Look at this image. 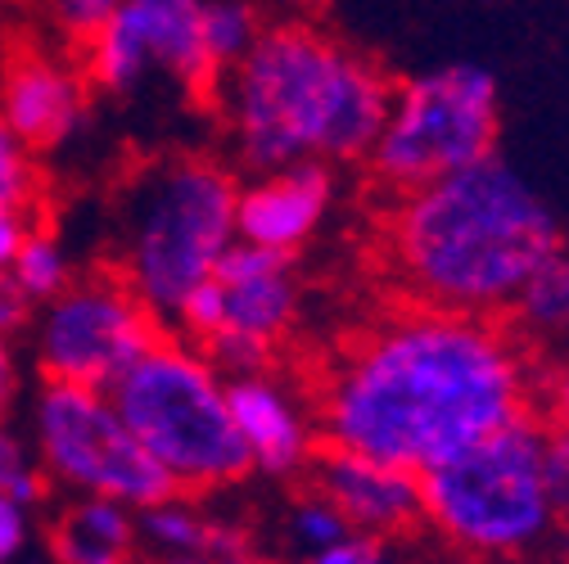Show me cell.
Here are the masks:
<instances>
[{
	"mask_svg": "<svg viewBox=\"0 0 569 564\" xmlns=\"http://www.w3.org/2000/svg\"><path fill=\"white\" fill-rule=\"evenodd\" d=\"M538 362L507 316L407 303L312 380L321 443L420 474L538 411Z\"/></svg>",
	"mask_w": 569,
	"mask_h": 564,
	"instance_id": "obj_1",
	"label": "cell"
},
{
	"mask_svg": "<svg viewBox=\"0 0 569 564\" xmlns=\"http://www.w3.org/2000/svg\"><path fill=\"white\" fill-rule=\"evenodd\" d=\"M556 249L547 199L497 154L398 190L385 213V266L407 303L507 316Z\"/></svg>",
	"mask_w": 569,
	"mask_h": 564,
	"instance_id": "obj_2",
	"label": "cell"
},
{
	"mask_svg": "<svg viewBox=\"0 0 569 564\" xmlns=\"http://www.w3.org/2000/svg\"><path fill=\"white\" fill-rule=\"evenodd\" d=\"M389 73L312 23H267L262 37L222 68L212 100L222 109L240 172L280 163H367L393 104Z\"/></svg>",
	"mask_w": 569,
	"mask_h": 564,
	"instance_id": "obj_3",
	"label": "cell"
},
{
	"mask_svg": "<svg viewBox=\"0 0 569 564\" xmlns=\"http://www.w3.org/2000/svg\"><path fill=\"white\" fill-rule=\"evenodd\" d=\"M425 528L475 560H520L560 537L547 492V420L538 411L420 470Z\"/></svg>",
	"mask_w": 569,
	"mask_h": 564,
	"instance_id": "obj_4",
	"label": "cell"
},
{
	"mask_svg": "<svg viewBox=\"0 0 569 564\" xmlns=\"http://www.w3.org/2000/svg\"><path fill=\"white\" fill-rule=\"evenodd\" d=\"M236 168L208 154H177L146 168L118 208V271L163 321L218 271L236 231Z\"/></svg>",
	"mask_w": 569,
	"mask_h": 564,
	"instance_id": "obj_5",
	"label": "cell"
},
{
	"mask_svg": "<svg viewBox=\"0 0 569 564\" xmlns=\"http://www.w3.org/2000/svg\"><path fill=\"white\" fill-rule=\"evenodd\" d=\"M109 393L136 439L154 452L181 492L212 497L253 474L249 447L231 415L227 371L181 334H163L146 357H136L113 380Z\"/></svg>",
	"mask_w": 569,
	"mask_h": 564,
	"instance_id": "obj_6",
	"label": "cell"
},
{
	"mask_svg": "<svg viewBox=\"0 0 569 564\" xmlns=\"http://www.w3.org/2000/svg\"><path fill=\"white\" fill-rule=\"evenodd\" d=\"M502 87L483 63H443L393 87L385 131L367 154L371 177L398 194L497 154Z\"/></svg>",
	"mask_w": 569,
	"mask_h": 564,
	"instance_id": "obj_7",
	"label": "cell"
},
{
	"mask_svg": "<svg viewBox=\"0 0 569 564\" xmlns=\"http://www.w3.org/2000/svg\"><path fill=\"white\" fill-rule=\"evenodd\" d=\"M28 430L32 456L54 492L113 497L136 511L177 492L172 474L136 439L109 389L41 380L28 411Z\"/></svg>",
	"mask_w": 569,
	"mask_h": 564,
	"instance_id": "obj_8",
	"label": "cell"
},
{
	"mask_svg": "<svg viewBox=\"0 0 569 564\" xmlns=\"http://www.w3.org/2000/svg\"><path fill=\"white\" fill-rule=\"evenodd\" d=\"M159 325L163 316L113 266L78 275L63 294L37 303L23 339L41 380L113 389V380L163 339Z\"/></svg>",
	"mask_w": 569,
	"mask_h": 564,
	"instance_id": "obj_9",
	"label": "cell"
},
{
	"mask_svg": "<svg viewBox=\"0 0 569 564\" xmlns=\"http://www.w3.org/2000/svg\"><path fill=\"white\" fill-rule=\"evenodd\" d=\"M212 275L222 285V330L203 343V352L227 375L271 366L303 312V280L295 253L236 240Z\"/></svg>",
	"mask_w": 569,
	"mask_h": 564,
	"instance_id": "obj_10",
	"label": "cell"
},
{
	"mask_svg": "<svg viewBox=\"0 0 569 564\" xmlns=\"http://www.w3.org/2000/svg\"><path fill=\"white\" fill-rule=\"evenodd\" d=\"M227 397L236 430L249 447L258 474L271 479H299L321 452V425L312 389H299L290 375H280L276 362L258 371L227 375Z\"/></svg>",
	"mask_w": 569,
	"mask_h": 564,
	"instance_id": "obj_11",
	"label": "cell"
},
{
	"mask_svg": "<svg viewBox=\"0 0 569 564\" xmlns=\"http://www.w3.org/2000/svg\"><path fill=\"white\" fill-rule=\"evenodd\" d=\"M91 113V82L82 63L54 50H19L0 63V122L28 150L46 154L68 145Z\"/></svg>",
	"mask_w": 569,
	"mask_h": 564,
	"instance_id": "obj_12",
	"label": "cell"
},
{
	"mask_svg": "<svg viewBox=\"0 0 569 564\" xmlns=\"http://www.w3.org/2000/svg\"><path fill=\"white\" fill-rule=\"evenodd\" d=\"M335 208V163L299 159L267 172H244L236 199V231L276 253H303Z\"/></svg>",
	"mask_w": 569,
	"mask_h": 564,
	"instance_id": "obj_13",
	"label": "cell"
},
{
	"mask_svg": "<svg viewBox=\"0 0 569 564\" xmlns=\"http://www.w3.org/2000/svg\"><path fill=\"white\" fill-rule=\"evenodd\" d=\"M308 483H317L326 497L348 515V524L371 533V537L398 542V537H411V533L425 528L420 474L402 470L393 461L321 443L317 461L308 465Z\"/></svg>",
	"mask_w": 569,
	"mask_h": 564,
	"instance_id": "obj_14",
	"label": "cell"
},
{
	"mask_svg": "<svg viewBox=\"0 0 569 564\" xmlns=\"http://www.w3.org/2000/svg\"><path fill=\"white\" fill-rule=\"evenodd\" d=\"M140 555L172 564H240L258 555V533L222 511L203 506V492H168L136 511Z\"/></svg>",
	"mask_w": 569,
	"mask_h": 564,
	"instance_id": "obj_15",
	"label": "cell"
},
{
	"mask_svg": "<svg viewBox=\"0 0 569 564\" xmlns=\"http://www.w3.org/2000/svg\"><path fill=\"white\" fill-rule=\"evenodd\" d=\"M127 23L146 37L154 68L194 95H212L218 63L203 41V0H122Z\"/></svg>",
	"mask_w": 569,
	"mask_h": 564,
	"instance_id": "obj_16",
	"label": "cell"
},
{
	"mask_svg": "<svg viewBox=\"0 0 569 564\" xmlns=\"http://www.w3.org/2000/svg\"><path fill=\"white\" fill-rule=\"evenodd\" d=\"M46 542H50V555L63 564H127L140 555L136 506L68 492V502L54 511L46 528Z\"/></svg>",
	"mask_w": 569,
	"mask_h": 564,
	"instance_id": "obj_17",
	"label": "cell"
},
{
	"mask_svg": "<svg viewBox=\"0 0 569 564\" xmlns=\"http://www.w3.org/2000/svg\"><path fill=\"white\" fill-rule=\"evenodd\" d=\"M82 46V73H87V82H91V91H100V95H136L140 87L150 82V73H159L154 68V54H150V46H146V37H140L131 23H127V14L122 10H113L87 41H78Z\"/></svg>",
	"mask_w": 569,
	"mask_h": 564,
	"instance_id": "obj_18",
	"label": "cell"
},
{
	"mask_svg": "<svg viewBox=\"0 0 569 564\" xmlns=\"http://www.w3.org/2000/svg\"><path fill=\"white\" fill-rule=\"evenodd\" d=\"M507 321L538 348H556L560 339H569V253L556 249L547 262L533 266V275L520 285Z\"/></svg>",
	"mask_w": 569,
	"mask_h": 564,
	"instance_id": "obj_19",
	"label": "cell"
},
{
	"mask_svg": "<svg viewBox=\"0 0 569 564\" xmlns=\"http://www.w3.org/2000/svg\"><path fill=\"white\" fill-rule=\"evenodd\" d=\"M348 533H352L348 515L326 497L317 483H303V487L295 492V502L284 506V520H280V546L290 551V555L317 560V564H321V555H326L339 537H348Z\"/></svg>",
	"mask_w": 569,
	"mask_h": 564,
	"instance_id": "obj_20",
	"label": "cell"
},
{
	"mask_svg": "<svg viewBox=\"0 0 569 564\" xmlns=\"http://www.w3.org/2000/svg\"><path fill=\"white\" fill-rule=\"evenodd\" d=\"M10 275L28 290L32 303H46V299H54V294H63L68 285H73L78 266H73V258H68V249L59 244V235L32 226L23 249L10 262Z\"/></svg>",
	"mask_w": 569,
	"mask_h": 564,
	"instance_id": "obj_21",
	"label": "cell"
},
{
	"mask_svg": "<svg viewBox=\"0 0 569 564\" xmlns=\"http://www.w3.org/2000/svg\"><path fill=\"white\" fill-rule=\"evenodd\" d=\"M262 14L253 0H203V41H208V54L212 63L231 68L258 37H262Z\"/></svg>",
	"mask_w": 569,
	"mask_h": 564,
	"instance_id": "obj_22",
	"label": "cell"
},
{
	"mask_svg": "<svg viewBox=\"0 0 569 564\" xmlns=\"http://www.w3.org/2000/svg\"><path fill=\"white\" fill-rule=\"evenodd\" d=\"M50 479H46V470L37 465V456L0 425V497H14V502H23V506H46V497H50Z\"/></svg>",
	"mask_w": 569,
	"mask_h": 564,
	"instance_id": "obj_23",
	"label": "cell"
},
{
	"mask_svg": "<svg viewBox=\"0 0 569 564\" xmlns=\"http://www.w3.org/2000/svg\"><path fill=\"white\" fill-rule=\"evenodd\" d=\"M37 190H41L37 150H28L23 140L0 122V203L6 208H32Z\"/></svg>",
	"mask_w": 569,
	"mask_h": 564,
	"instance_id": "obj_24",
	"label": "cell"
},
{
	"mask_svg": "<svg viewBox=\"0 0 569 564\" xmlns=\"http://www.w3.org/2000/svg\"><path fill=\"white\" fill-rule=\"evenodd\" d=\"M122 0H32V10L50 23V32L68 37V41H87Z\"/></svg>",
	"mask_w": 569,
	"mask_h": 564,
	"instance_id": "obj_25",
	"label": "cell"
},
{
	"mask_svg": "<svg viewBox=\"0 0 569 564\" xmlns=\"http://www.w3.org/2000/svg\"><path fill=\"white\" fill-rule=\"evenodd\" d=\"M538 415L551 430H569V339L547 348V362H538Z\"/></svg>",
	"mask_w": 569,
	"mask_h": 564,
	"instance_id": "obj_26",
	"label": "cell"
},
{
	"mask_svg": "<svg viewBox=\"0 0 569 564\" xmlns=\"http://www.w3.org/2000/svg\"><path fill=\"white\" fill-rule=\"evenodd\" d=\"M547 492L560 537H569V430H551V425H547Z\"/></svg>",
	"mask_w": 569,
	"mask_h": 564,
	"instance_id": "obj_27",
	"label": "cell"
},
{
	"mask_svg": "<svg viewBox=\"0 0 569 564\" xmlns=\"http://www.w3.org/2000/svg\"><path fill=\"white\" fill-rule=\"evenodd\" d=\"M32 506L14 502V497H0V564H10L19 560L28 546H32Z\"/></svg>",
	"mask_w": 569,
	"mask_h": 564,
	"instance_id": "obj_28",
	"label": "cell"
},
{
	"mask_svg": "<svg viewBox=\"0 0 569 564\" xmlns=\"http://www.w3.org/2000/svg\"><path fill=\"white\" fill-rule=\"evenodd\" d=\"M37 316V303L28 299V290L19 285V280L10 271H0V334L6 339H23L28 325Z\"/></svg>",
	"mask_w": 569,
	"mask_h": 564,
	"instance_id": "obj_29",
	"label": "cell"
},
{
	"mask_svg": "<svg viewBox=\"0 0 569 564\" xmlns=\"http://www.w3.org/2000/svg\"><path fill=\"white\" fill-rule=\"evenodd\" d=\"M389 555V542L385 537H371V533H362V528H352L348 537H339L326 555H321V564H376V560H385Z\"/></svg>",
	"mask_w": 569,
	"mask_h": 564,
	"instance_id": "obj_30",
	"label": "cell"
},
{
	"mask_svg": "<svg viewBox=\"0 0 569 564\" xmlns=\"http://www.w3.org/2000/svg\"><path fill=\"white\" fill-rule=\"evenodd\" d=\"M28 231H32L28 208H6V203H0V271H10V262L23 249Z\"/></svg>",
	"mask_w": 569,
	"mask_h": 564,
	"instance_id": "obj_31",
	"label": "cell"
},
{
	"mask_svg": "<svg viewBox=\"0 0 569 564\" xmlns=\"http://www.w3.org/2000/svg\"><path fill=\"white\" fill-rule=\"evenodd\" d=\"M19 393V362H14V339L0 334V415Z\"/></svg>",
	"mask_w": 569,
	"mask_h": 564,
	"instance_id": "obj_32",
	"label": "cell"
}]
</instances>
